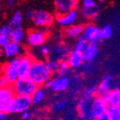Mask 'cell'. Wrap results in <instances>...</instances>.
I'll return each mask as SVG.
<instances>
[{
	"instance_id": "5b68a950",
	"label": "cell",
	"mask_w": 120,
	"mask_h": 120,
	"mask_svg": "<svg viewBox=\"0 0 120 120\" xmlns=\"http://www.w3.org/2000/svg\"><path fill=\"white\" fill-rule=\"evenodd\" d=\"M93 98L83 96L77 103L76 110L78 115L82 119H93L92 116V102Z\"/></svg>"
},
{
	"instance_id": "5bb4252c",
	"label": "cell",
	"mask_w": 120,
	"mask_h": 120,
	"mask_svg": "<svg viewBox=\"0 0 120 120\" xmlns=\"http://www.w3.org/2000/svg\"><path fill=\"white\" fill-rule=\"evenodd\" d=\"M66 60L68 62L70 68L72 69H77L83 65L84 60H83V56H82V52L81 50H78L74 48L69 53Z\"/></svg>"
},
{
	"instance_id": "f35d334b",
	"label": "cell",
	"mask_w": 120,
	"mask_h": 120,
	"mask_svg": "<svg viewBox=\"0 0 120 120\" xmlns=\"http://www.w3.org/2000/svg\"><path fill=\"white\" fill-rule=\"evenodd\" d=\"M8 113L7 112H4V111H0V120H4L8 118Z\"/></svg>"
},
{
	"instance_id": "b9f144b4",
	"label": "cell",
	"mask_w": 120,
	"mask_h": 120,
	"mask_svg": "<svg viewBox=\"0 0 120 120\" xmlns=\"http://www.w3.org/2000/svg\"><path fill=\"white\" fill-rule=\"evenodd\" d=\"M51 84H52V79L50 78V79H49L47 82H45L44 84V86L45 88H47V89H50V86H51Z\"/></svg>"
},
{
	"instance_id": "7c38bea8",
	"label": "cell",
	"mask_w": 120,
	"mask_h": 120,
	"mask_svg": "<svg viewBox=\"0 0 120 120\" xmlns=\"http://www.w3.org/2000/svg\"><path fill=\"white\" fill-rule=\"evenodd\" d=\"M33 61L34 58L30 55H26L20 57L19 65V77H28Z\"/></svg>"
},
{
	"instance_id": "ab89813d",
	"label": "cell",
	"mask_w": 120,
	"mask_h": 120,
	"mask_svg": "<svg viewBox=\"0 0 120 120\" xmlns=\"http://www.w3.org/2000/svg\"><path fill=\"white\" fill-rule=\"evenodd\" d=\"M98 120H109V117H108V113L105 112V113L102 114V115L98 118Z\"/></svg>"
},
{
	"instance_id": "83f0119b",
	"label": "cell",
	"mask_w": 120,
	"mask_h": 120,
	"mask_svg": "<svg viewBox=\"0 0 120 120\" xmlns=\"http://www.w3.org/2000/svg\"><path fill=\"white\" fill-rule=\"evenodd\" d=\"M45 63L51 73L58 71L59 66H60V60H56V59H50V60H46Z\"/></svg>"
},
{
	"instance_id": "1f68e13d",
	"label": "cell",
	"mask_w": 120,
	"mask_h": 120,
	"mask_svg": "<svg viewBox=\"0 0 120 120\" xmlns=\"http://www.w3.org/2000/svg\"><path fill=\"white\" fill-rule=\"evenodd\" d=\"M66 105H67V102L66 100H60L55 103V105L53 106V110L55 112H60L66 108Z\"/></svg>"
},
{
	"instance_id": "3957f363",
	"label": "cell",
	"mask_w": 120,
	"mask_h": 120,
	"mask_svg": "<svg viewBox=\"0 0 120 120\" xmlns=\"http://www.w3.org/2000/svg\"><path fill=\"white\" fill-rule=\"evenodd\" d=\"M33 105L31 97L14 95L10 102L7 112L10 113H22L24 111L29 110Z\"/></svg>"
},
{
	"instance_id": "8d00e7d4",
	"label": "cell",
	"mask_w": 120,
	"mask_h": 120,
	"mask_svg": "<svg viewBox=\"0 0 120 120\" xmlns=\"http://www.w3.org/2000/svg\"><path fill=\"white\" fill-rule=\"evenodd\" d=\"M34 11L33 9H31V8H29V9L26 10L25 12V17L28 19H32L33 16H34Z\"/></svg>"
},
{
	"instance_id": "836d02e7",
	"label": "cell",
	"mask_w": 120,
	"mask_h": 120,
	"mask_svg": "<svg viewBox=\"0 0 120 120\" xmlns=\"http://www.w3.org/2000/svg\"><path fill=\"white\" fill-rule=\"evenodd\" d=\"M8 86H9V83H8V80H7L6 76H4V74H1L0 75V88L6 87Z\"/></svg>"
},
{
	"instance_id": "7a4b0ae2",
	"label": "cell",
	"mask_w": 120,
	"mask_h": 120,
	"mask_svg": "<svg viewBox=\"0 0 120 120\" xmlns=\"http://www.w3.org/2000/svg\"><path fill=\"white\" fill-rule=\"evenodd\" d=\"M12 87L15 95H22V96L31 97L34 93L39 86L30 77H19L12 85Z\"/></svg>"
},
{
	"instance_id": "4316f807",
	"label": "cell",
	"mask_w": 120,
	"mask_h": 120,
	"mask_svg": "<svg viewBox=\"0 0 120 120\" xmlns=\"http://www.w3.org/2000/svg\"><path fill=\"white\" fill-rule=\"evenodd\" d=\"M112 34V29L110 25H105L103 28L100 29L99 37L101 40H105L109 39Z\"/></svg>"
},
{
	"instance_id": "9c48e42d",
	"label": "cell",
	"mask_w": 120,
	"mask_h": 120,
	"mask_svg": "<svg viewBox=\"0 0 120 120\" xmlns=\"http://www.w3.org/2000/svg\"><path fill=\"white\" fill-rule=\"evenodd\" d=\"M47 38L46 30H31L27 34V43L30 46H40L44 45Z\"/></svg>"
},
{
	"instance_id": "f546056e",
	"label": "cell",
	"mask_w": 120,
	"mask_h": 120,
	"mask_svg": "<svg viewBox=\"0 0 120 120\" xmlns=\"http://www.w3.org/2000/svg\"><path fill=\"white\" fill-rule=\"evenodd\" d=\"M88 43L89 42H88L87 40H86L82 35L79 36L77 38V41H76V45H75V49L82 51V50L85 49V47L87 45Z\"/></svg>"
},
{
	"instance_id": "60d3db41",
	"label": "cell",
	"mask_w": 120,
	"mask_h": 120,
	"mask_svg": "<svg viewBox=\"0 0 120 120\" xmlns=\"http://www.w3.org/2000/svg\"><path fill=\"white\" fill-rule=\"evenodd\" d=\"M41 53H42L44 56H47V55L50 54V50H49L48 47H42V49H41Z\"/></svg>"
},
{
	"instance_id": "603a6c76",
	"label": "cell",
	"mask_w": 120,
	"mask_h": 120,
	"mask_svg": "<svg viewBox=\"0 0 120 120\" xmlns=\"http://www.w3.org/2000/svg\"><path fill=\"white\" fill-rule=\"evenodd\" d=\"M23 19H24V15H23L22 12L21 11H16L12 16V18H11V19H10L9 23L8 24L9 30L22 27Z\"/></svg>"
},
{
	"instance_id": "ac0fdd59",
	"label": "cell",
	"mask_w": 120,
	"mask_h": 120,
	"mask_svg": "<svg viewBox=\"0 0 120 120\" xmlns=\"http://www.w3.org/2000/svg\"><path fill=\"white\" fill-rule=\"evenodd\" d=\"M69 55L68 49L65 45H56L53 47L51 51L50 59H56V60H66L67 56Z\"/></svg>"
},
{
	"instance_id": "d6986e66",
	"label": "cell",
	"mask_w": 120,
	"mask_h": 120,
	"mask_svg": "<svg viewBox=\"0 0 120 120\" xmlns=\"http://www.w3.org/2000/svg\"><path fill=\"white\" fill-rule=\"evenodd\" d=\"M100 13V8L98 5L93 7L90 6H82L81 9V14L82 16L87 19H96L98 17V14Z\"/></svg>"
},
{
	"instance_id": "7bdbcfd3",
	"label": "cell",
	"mask_w": 120,
	"mask_h": 120,
	"mask_svg": "<svg viewBox=\"0 0 120 120\" xmlns=\"http://www.w3.org/2000/svg\"><path fill=\"white\" fill-rule=\"evenodd\" d=\"M14 4H15V3H14V0H8V5L9 7H11V8L14 6Z\"/></svg>"
},
{
	"instance_id": "e0dca14e",
	"label": "cell",
	"mask_w": 120,
	"mask_h": 120,
	"mask_svg": "<svg viewBox=\"0 0 120 120\" xmlns=\"http://www.w3.org/2000/svg\"><path fill=\"white\" fill-rule=\"evenodd\" d=\"M99 96L108 102V105H115L120 103V89H111L106 92L99 93Z\"/></svg>"
},
{
	"instance_id": "2e32d148",
	"label": "cell",
	"mask_w": 120,
	"mask_h": 120,
	"mask_svg": "<svg viewBox=\"0 0 120 120\" xmlns=\"http://www.w3.org/2000/svg\"><path fill=\"white\" fill-rule=\"evenodd\" d=\"M82 56L83 60L86 63H90L93 61L98 57L99 50H98V45L93 43H88L87 45L82 50Z\"/></svg>"
},
{
	"instance_id": "9a60e30c",
	"label": "cell",
	"mask_w": 120,
	"mask_h": 120,
	"mask_svg": "<svg viewBox=\"0 0 120 120\" xmlns=\"http://www.w3.org/2000/svg\"><path fill=\"white\" fill-rule=\"evenodd\" d=\"M70 86V79L67 76H59L52 80L50 89L56 92H61L67 90Z\"/></svg>"
},
{
	"instance_id": "d4e9b609",
	"label": "cell",
	"mask_w": 120,
	"mask_h": 120,
	"mask_svg": "<svg viewBox=\"0 0 120 120\" xmlns=\"http://www.w3.org/2000/svg\"><path fill=\"white\" fill-rule=\"evenodd\" d=\"M107 113L109 117V120H120V103L108 105Z\"/></svg>"
},
{
	"instance_id": "484cf974",
	"label": "cell",
	"mask_w": 120,
	"mask_h": 120,
	"mask_svg": "<svg viewBox=\"0 0 120 120\" xmlns=\"http://www.w3.org/2000/svg\"><path fill=\"white\" fill-rule=\"evenodd\" d=\"M46 97V92L45 91V89H43L42 87L39 86L38 89L34 92V94L31 96V99H32V102L34 105L40 103L41 102L45 100V98Z\"/></svg>"
},
{
	"instance_id": "e575fe53",
	"label": "cell",
	"mask_w": 120,
	"mask_h": 120,
	"mask_svg": "<svg viewBox=\"0 0 120 120\" xmlns=\"http://www.w3.org/2000/svg\"><path fill=\"white\" fill-rule=\"evenodd\" d=\"M82 5L83 6L93 7V6H96L97 4L95 2V0H82Z\"/></svg>"
},
{
	"instance_id": "74e56055",
	"label": "cell",
	"mask_w": 120,
	"mask_h": 120,
	"mask_svg": "<svg viewBox=\"0 0 120 120\" xmlns=\"http://www.w3.org/2000/svg\"><path fill=\"white\" fill-rule=\"evenodd\" d=\"M21 118H22L23 119H30V118H31V113H30L28 110L24 111V112H23L22 113H21Z\"/></svg>"
},
{
	"instance_id": "4fadbf2b",
	"label": "cell",
	"mask_w": 120,
	"mask_h": 120,
	"mask_svg": "<svg viewBox=\"0 0 120 120\" xmlns=\"http://www.w3.org/2000/svg\"><path fill=\"white\" fill-rule=\"evenodd\" d=\"M78 18V12L76 9L71 10L64 14H61L57 17V22L61 27L67 28L76 23Z\"/></svg>"
},
{
	"instance_id": "30bf717a",
	"label": "cell",
	"mask_w": 120,
	"mask_h": 120,
	"mask_svg": "<svg viewBox=\"0 0 120 120\" xmlns=\"http://www.w3.org/2000/svg\"><path fill=\"white\" fill-rule=\"evenodd\" d=\"M99 32H100V29L98 28V26L90 24L84 26L82 36L89 43H93V44L98 45V43L100 42L101 40L100 37H99Z\"/></svg>"
},
{
	"instance_id": "6da1fadb",
	"label": "cell",
	"mask_w": 120,
	"mask_h": 120,
	"mask_svg": "<svg viewBox=\"0 0 120 120\" xmlns=\"http://www.w3.org/2000/svg\"><path fill=\"white\" fill-rule=\"evenodd\" d=\"M51 76L52 73L47 68L44 61L34 60L28 77L34 81L39 86H41L51 78Z\"/></svg>"
},
{
	"instance_id": "8992f818",
	"label": "cell",
	"mask_w": 120,
	"mask_h": 120,
	"mask_svg": "<svg viewBox=\"0 0 120 120\" xmlns=\"http://www.w3.org/2000/svg\"><path fill=\"white\" fill-rule=\"evenodd\" d=\"M32 21L38 27H50L54 23V17L47 11L35 10Z\"/></svg>"
},
{
	"instance_id": "ffe728a7",
	"label": "cell",
	"mask_w": 120,
	"mask_h": 120,
	"mask_svg": "<svg viewBox=\"0 0 120 120\" xmlns=\"http://www.w3.org/2000/svg\"><path fill=\"white\" fill-rule=\"evenodd\" d=\"M21 51V46L20 44L15 42H11L8 45H7L4 48V53L7 57H14L17 56V55L19 54Z\"/></svg>"
},
{
	"instance_id": "ee69618b",
	"label": "cell",
	"mask_w": 120,
	"mask_h": 120,
	"mask_svg": "<svg viewBox=\"0 0 120 120\" xmlns=\"http://www.w3.org/2000/svg\"><path fill=\"white\" fill-rule=\"evenodd\" d=\"M0 90H1V88H0Z\"/></svg>"
},
{
	"instance_id": "ba28073f",
	"label": "cell",
	"mask_w": 120,
	"mask_h": 120,
	"mask_svg": "<svg viewBox=\"0 0 120 120\" xmlns=\"http://www.w3.org/2000/svg\"><path fill=\"white\" fill-rule=\"evenodd\" d=\"M78 0H54L55 8L56 11V16L69 12L71 10L76 9L78 7Z\"/></svg>"
},
{
	"instance_id": "44dd1931",
	"label": "cell",
	"mask_w": 120,
	"mask_h": 120,
	"mask_svg": "<svg viewBox=\"0 0 120 120\" xmlns=\"http://www.w3.org/2000/svg\"><path fill=\"white\" fill-rule=\"evenodd\" d=\"M84 26L82 24H72V25L67 27L66 30V35L71 39L78 38L79 36L82 35Z\"/></svg>"
},
{
	"instance_id": "7402d4cb",
	"label": "cell",
	"mask_w": 120,
	"mask_h": 120,
	"mask_svg": "<svg viewBox=\"0 0 120 120\" xmlns=\"http://www.w3.org/2000/svg\"><path fill=\"white\" fill-rule=\"evenodd\" d=\"M9 36L10 39H11V41L21 44L25 39V33H24L22 27L14 28L9 30Z\"/></svg>"
},
{
	"instance_id": "cb8c5ba5",
	"label": "cell",
	"mask_w": 120,
	"mask_h": 120,
	"mask_svg": "<svg viewBox=\"0 0 120 120\" xmlns=\"http://www.w3.org/2000/svg\"><path fill=\"white\" fill-rule=\"evenodd\" d=\"M112 76L109 74L107 75L103 78V80L101 82L99 86H98V94L110 91L112 89Z\"/></svg>"
},
{
	"instance_id": "f1b7e54d",
	"label": "cell",
	"mask_w": 120,
	"mask_h": 120,
	"mask_svg": "<svg viewBox=\"0 0 120 120\" xmlns=\"http://www.w3.org/2000/svg\"><path fill=\"white\" fill-rule=\"evenodd\" d=\"M69 68H70V66H69L67 60H61L60 61V66H59V70L57 71L59 76H65L68 71Z\"/></svg>"
},
{
	"instance_id": "d6a6232c",
	"label": "cell",
	"mask_w": 120,
	"mask_h": 120,
	"mask_svg": "<svg viewBox=\"0 0 120 120\" xmlns=\"http://www.w3.org/2000/svg\"><path fill=\"white\" fill-rule=\"evenodd\" d=\"M11 42L9 34H0V47L4 48L7 45Z\"/></svg>"
},
{
	"instance_id": "52a82bcc",
	"label": "cell",
	"mask_w": 120,
	"mask_h": 120,
	"mask_svg": "<svg viewBox=\"0 0 120 120\" xmlns=\"http://www.w3.org/2000/svg\"><path fill=\"white\" fill-rule=\"evenodd\" d=\"M108 104L99 95L93 97L92 102V116L93 119H98L102 114L107 112Z\"/></svg>"
},
{
	"instance_id": "8fae6325",
	"label": "cell",
	"mask_w": 120,
	"mask_h": 120,
	"mask_svg": "<svg viewBox=\"0 0 120 120\" xmlns=\"http://www.w3.org/2000/svg\"><path fill=\"white\" fill-rule=\"evenodd\" d=\"M14 92L11 86L1 88L0 90V111L7 112L10 102L14 97Z\"/></svg>"
},
{
	"instance_id": "277c9868",
	"label": "cell",
	"mask_w": 120,
	"mask_h": 120,
	"mask_svg": "<svg viewBox=\"0 0 120 120\" xmlns=\"http://www.w3.org/2000/svg\"><path fill=\"white\" fill-rule=\"evenodd\" d=\"M20 57L14 56L8 63L5 64L2 67V72L6 76L9 85H12L19 78V65Z\"/></svg>"
},
{
	"instance_id": "4dcf8cb0",
	"label": "cell",
	"mask_w": 120,
	"mask_h": 120,
	"mask_svg": "<svg viewBox=\"0 0 120 120\" xmlns=\"http://www.w3.org/2000/svg\"><path fill=\"white\" fill-rule=\"evenodd\" d=\"M98 94V86H89L85 89L84 91V96L90 97V98H93V97L97 96Z\"/></svg>"
},
{
	"instance_id": "d590c367",
	"label": "cell",
	"mask_w": 120,
	"mask_h": 120,
	"mask_svg": "<svg viewBox=\"0 0 120 120\" xmlns=\"http://www.w3.org/2000/svg\"><path fill=\"white\" fill-rule=\"evenodd\" d=\"M0 34H9V28L8 25H3L0 28Z\"/></svg>"
}]
</instances>
